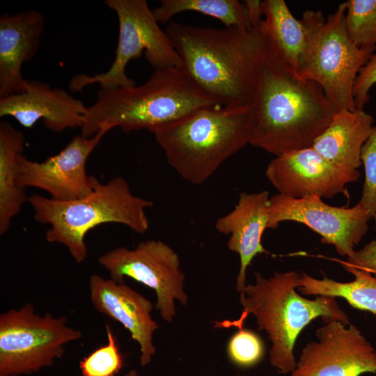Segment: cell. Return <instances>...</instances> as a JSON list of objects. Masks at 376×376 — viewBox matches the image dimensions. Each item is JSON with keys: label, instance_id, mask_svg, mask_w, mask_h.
<instances>
[{"label": "cell", "instance_id": "32", "mask_svg": "<svg viewBox=\"0 0 376 376\" xmlns=\"http://www.w3.org/2000/svg\"><path fill=\"white\" fill-rule=\"evenodd\" d=\"M237 376V375H236Z\"/></svg>", "mask_w": 376, "mask_h": 376}, {"label": "cell", "instance_id": "19", "mask_svg": "<svg viewBox=\"0 0 376 376\" xmlns=\"http://www.w3.org/2000/svg\"><path fill=\"white\" fill-rule=\"evenodd\" d=\"M373 121V116L363 109L339 111L312 148L338 167L357 170L362 164L361 149L371 133Z\"/></svg>", "mask_w": 376, "mask_h": 376}, {"label": "cell", "instance_id": "25", "mask_svg": "<svg viewBox=\"0 0 376 376\" xmlns=\"http://www.w3.org/2000/svg\"><path fill=\"white\" fill-rule=\"evenodd\" d=\"M107 344L100 346L79 362L83 376H116L123 366L116 338L106 324Z\"/></svg>", "mask_w": 376, "mask_h": 376}, {"label": "cell", "instance_id": "18", "mask_svg": "<svg viewBox=\"0 0 376 376\" xmlns=\"http://www.w3.org/2000/svg\"><path fill=\"white\" fill-rule=\"evenodd\" d=\"M269 192H242L234 209L218 218L216 230L230 235L227 243L230 251L240 256V269L236 279V289L240 292L246 284V272L253 258L260 253H267L262 244V237L268 228Z\"/></svg>", "mask_w": 376, "mask_h": 376}, {"label": "cell", "instance_id": "7", "mask_svg": "<svg viewBox=\"0 0 376 376\" xmlns=\"http://www.w3.org/2000/svg\"><path fill=\"white\" fill-rule=\"evenodd\" d=\"M345 12L343 2L326 18L321 11L308 10L301 19L306 40L297 72L322 88L335 113L357 109L354 82L376 49L360 47L352 42L345 29Z\"/></svg>", "mask_w": 376, "mask_h": 376}, {"label": "cell", "instance_id": "10", "mask_svg": "<svg viewBox=\"0 0 376 376\" xmlns=\"http://www.w3.org/2000/svg\"><path fill=\"white\" fill-rule=\"evenodd\" d=\"M98 263L118 283L130 278L155 292V308L161 318L171 323L175 315V301L185 306V275L177 253L167 244L148 240L133 249L117 247L101 255Z\"/></svg>", "mask_w": 376, "mask_h": 376}, {"label": "cell", "instance_id": "14", "mask_svg": "<svg viewBox=\"0 0 376 376\" xmlns=\"http://www.w3.org/2000/svg\"><path fill=\"white\" fill-rule=\"evenodd\" d=\"M265 175L279 194L331 199L346 192L347 185L357 181L360 172L338 167L310 147L276 156L268 164Z\"/></svg>", "mask_w": 376, "mask_h": 376}, {"label": "cell", "instance_id": "30", "mask_svg": "<svg viewBox=\"0 0 376 376\" xmlns=\"http://www.w3.org/2000/svg\"><path fill=\"white\" fill-rule=\"evenodd\" d=\"M251 28H258L263 20V1L246 0L244 3Z\"/></svg>", "mask_w": 376, "mask_h": 376}, {"label": "cell", "instance_id": "5", "mask_svg": "<svg viewBox=\"0 0 376 376\" xmlns=\"http://www.w3.org/2000/svg\"><path fill=\"white\" fill-rule=\"evenodd\" d=\"M256 124L252 105L198 109L150 130L169 166L201 185L249 143Z\"/></svg>", "mask_w": 376, "mask_h": 376}, {"label": "cell", "instance_id": "6", "mask_svg": "<svg viewBox=\"0 0 376 376\" xmlns=\"http://www.w3.org/2000/svg\"><path fill=\"white\" fill-rule=\"evenodd\" d=\"M92 184L89 195L74 201H58L36 194L28 198L35 220L49 225L46 240L66 246L77 263L87 258L84 238L91 229L102 224L116 223L143 234L149 228L146 209L154 205L134 195L121 176L106 183L92 176Z\"/></svg>", "mask_w": 376, "mask_h": 376}, {"label": "cell", "instance_id": "26", "mask_svg": "<svg viewBox=\"0 0 376 376\" xmlns=\"http://www.w3.org/2000/svg\"><path fill=\"white\" fill-rule=\"evenodd\" d=\"M230 361L240 367H251L257 364L264 354L262 340L256 333L240 329L230 338L227 347Z\"/></svg>", "mask_w": 376, "mask_h": 376}, {"label": "cell", "instance_id": "13", "mask_svg": "<svg viewBox=\"0 0 376 376\" xmlns=\"http://www.w3.org/2000/svg\"><path fill=\"white\" fill-rule=\"evenodd\" d=\"M317 341L302 349L291 376H360L376 373V350L352 324L325 322Z\"/></svg>", "mask_w": 376, "mask_h": 376}, {"label": "cell", "instance_id": "8", "mask_svg": "<svg viewBox=\"0 0 376 376\" xmlns=\"http://www.w3.org/2000/svg\"><path fill=\"white\" fill-rule=\"evenodd\" d=\"M104 3L116 13L118 21V39L113 61L104 72L74 76L69 84L72 91H81L95 84L100 88L109 90L135 86V81L126 75V67L131 60L140 58L143 52L155 70L183 66L146 0H106Z\"/></svg>", "mask_w": 376, "mask_h": 376}, {"label": "cell", "instance_id": "16", "mask_svg": "<svg viewBox=\"0 0 376 376\" xmlns=\"http://www.w3.org/2000/svg\"><path fill=\"white\" fill-rule=\"evenodd\" d=\"M89 293L93 307L121 324L138 343L140 364H148L156 352L153 334L159 329L151 316V301L124 283L98 274L90 277Z\"/></svg>", "mask_w": 376, "mask_h": 376}, {"label": "cell", "instance_id": "31", "mask_svg": "<svg viewBox=\"0 0 376 376\" xmlns=\"http://www.w3.org/2000/svg\"><path fill=\"white\" fill-rule=\"evenodd\" d=\"M125 376H140L135 370H130Z\"/></svg>", "mask_w": 376, "mask_h": 376}, {"label": "cell", "instance_id": "23", "mask_svg": "<svg viewBox=\"0 0 376 376\" xmlns=\"http://www.w3.org/2000/svg\"><path fill=\"white\" fill-rule=\"evenodd\" d=\"M187 10L214 17L226 27L251 29L246 7L237 0H161L152 12L158 22L165 23Z\"/></svg>", "mask_w": 376, "mask_h": 376}, {"label": "cell", "instance_id": "27", "mask_svg": "<svg viewBox=\"0 0 376 376\" xmlns=\"http://www.w3.org/2000/svg\"><path fill=\"white\" fill-rule=\"evenodd\" d=\"M361 160L364 167L365 179L358 203L372 219L376 217V126H373L362 147Z\"/></svg>", "mask_w": 376, "mask_h": 376}, {"label": "cell", "instance_id": "24", "mask_svg": "<svg viewBox=\"0 0 376 376\" xmlns=\"http://www.w3.org/2000/svg\"><path fill=\"white\" fill-rule=\"evenodd\" d=\"M345 25L352 42L360 47H376V0H349Z\"/></svg>", "mask_w": 376, "mask_h": 376}, {"label": "cell", "instance_id": "12", "mask_svg": "<svg viewBox=\"0 0 376 376\" xmlns=\"http://www.w3.org/2000/svg\"><path fill=\"white\" fill-rule=\"evenodd\" d=\"M109 131L102 129L91 137L77 135L59 152L42 162L31 161L20 153L17 159V185L24 189H42L58 201L87 196L93 184L92 176L86 173V162Z\"/></svg>", "mask_w": 376, "mask_h": 376}, {"label": "cell", "instance_id": "4", "mask_svg": "<svg viewBox=\"0 0 376 376\" xmlns=\"http://www.w3.org/2000/svg\"><path fill=\"white\" fill-rule=\"evenodd\" d=\"M193 82L183 66L154 70L140 86L100 88L88 107L81 134L91 137L102 129L125 132L149 131L198 109L217 107Z\"/></svg>", "mask_w": 376, "mask_h": 376}, {"label": "cell", "instance_id": "29", "mask_svg": "<svg viewBox=\"0 0 376 376\" xmlns=\"http://www.w3.org/2000/svg\"><path fill=\"white\" fill-rule=\"evenodd\" d=\"M374 219L376 228V217ZM342 265L365 271L376 278V239L355 251Z\"/></svg>", "mask_w": 376, "mask_h": 376}, {"label": "cell", "instance_id": "20", "mask_svg": "<svg viewBox=\"0 0 376 376\" xmlns=\"http://www.w3.org/2000/svg\"><path fill=\"white\" fill-rule=\"evenodd\" d=\"M261 29L267 50L297 71L306 40V31L301 19L291 13L284 0L263 1Z\"/></svg>", "mask_w": 376, "mask_h": 376}, {"label": "cell", "instance_id": "22", "mask_svg": "<svg viewBox=\"0 0 376 376\" xmlns=\"http://www.w3.org/2000/svg\"><path fill=\"white\" fill-rule=\"evenodd\" d=\"M343 266L354 276L353 281L340 282L327 276L318 279L303 273L297 289L306 295L341 297L354 308L376 314V278L365 271Z\"/></svg>", "mask_w": 376, "mask_h": 376}, {"label": "cell", "instance_id": "17", "mask_svg": "<svg viewBox=\"0 0 376 376\" xmlns=\"http://www.w3.org/2000/svg\"><path fill=\"white\" fill-rule=\"evenodd\" d=\"M44 25L42 14L33 10L1 15L0 97L26 90L22 67L37 53Z\"/></svg>", "mask_w": 376, "mask_h": 376}, {"label": "cell", "instance_id": "1", "mask_svg": "<svg viewBox=\"0 0 376 376\" xmlns=\"http://www.w3.org/2000/svg\"><path fill=\"white\" fill-rule=\"evenodd\" d=\"M260 26L214 29L171 22L165 32L196 86L219 106L238 107L251 104L267 52Z\"/></svg>", "mask_w": 376, "mask_h": 376}, {"label": "cell", "instance_id": "21", "mask_svg": "<svg viewBox=\"0 0 376 376\" xmlns=\"http://www.w3.org/2000/svg\"><path fill=\"white\" fill-rule=\"evenodd\" d=\"M25 140L10 123H0V234L9 229L13 219L27 200L25 189L17 182V159Z\"/></svg>", "mask_w": 376, "mask_h": 376}, {"label": "cell", "instance_id": "3", "mask_svg": "<svg viewBox=\"0 0 376 376\" xmlns=\"http://www.w3.org/2000/svg\"><path fill=\"white\" fill-rule=\"evenodd\" d=\"M301 274L296 271L276 272L266 278L255 273V283L246 284L240 293L243 308L240 318L223 322L220 326L242 329L249 315L254 316L259 330L265 331L271 341L269 362L279 373H292L296 367L294 348L298 336L313 320L324 322L339 320L350 324L346 313L336 298L318 296L314 299L299 295Z\"/></svg>", "mask_w": 376, "mask_h": 376}, {"label": "cell", "instance_id": "11", "mask_svg": "<svg viewBox=\"0 0 376 376\" xmlns=\"http://www.w3.org/2000/svg\"><path fill=\"white\" fill-rule=\"evenodd\" d=\"M318 195L292 198L277 194L269 198L268 228L283 221L306 225L321 237L323 244L334 246L342 256H351L368 230V213L359 203L352 207H335Z\"/></svg>", "mask_w": 376, "mask_h": 376}, {"label": "cell", "instance_id": "28", "mask_svg": "<svg viewBox=\"0 0 376 376\" xmlns=\"http://www.w3.org/2000/svg\"><path fill=\"white\" fill-rule=\"evenodd\" d=\"M376 84V54H373L366 63L360 69L356 78L353 96L357 109H363L369 102V91Z\"/></svg>", "mask_w": 376, "mask_h": 376}, {"label": "cell", "instance_id": "2", "mask_svg": "<svg viewBox=\"0 0 376 376\" xmlns=\"http://www.w3.org/2000/svg\"><path fill=\"white\" fill-rule=\"evenodd\" d=\"M249 143L276 156L312 147L335 113L322 88L267 50L251 103Z\"/></svg>", "mask_w": 376, "mask_h": 376}, {"label": "cell", "instance_id": "15", "mask_svg": "<svg viewBox=\"0 0 376 376\" xmlns=\"http://www.w3.org/2000/svg\"><path fill=\"white\" fill-rule=\"evenodd\" d=\"M88 107L66 91L52 88L47 83L27 80L26 90L0 97V117L10 116L31 128L39 120L51 131L61 132L81 128Z\"/></svg>", "mask_w": 376, "mask_h": 376}, {"label": "cell", "instance_id": "9", "mask_svg": "<svg viewBox=\"0 0 376 376\" xmlns=\"http://www.w3.org/2000/svg\"><path fill=\"white\" fill-rule=\"evenodd\" d=\"M82 333L65 316L40 315L31 304L0 315V376L30 375L52 366Z\"/></svg>", "mask_w": 376, "mask_h": 376}]
</instances>
